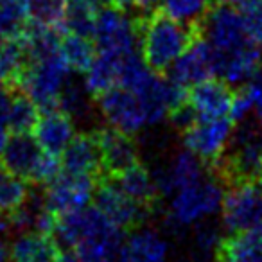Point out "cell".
Wrapping results in <instances>:
<instances>
[{"label": "cell", "instance_id": "6da1fadb", "mask_svg": "<svg viewBox=\"0 0 262 262\" xmlns=\"http://www.w3.org/2000/svg\"><path fill=\"white\" fill-rule=\"evenodd\" d=\"M133 20L139 31L144 65L158 76H165L174 59L201 36L198 22H180L158 6L147 15L133 16Z\"/></svg>", "mask_w": 262, "mask_h": 262}, {"label": "cell", "instance_id": "7a4b0ae2", "mask_svg": "<svg viewBox=\"0 0 262 262\" xmlns=\"http://www.w3.org/2000/svg\"><path fill=\"white\" fill-rule=\"evenodd\" d=\"M67 69L63 58L58 54L43 59L29 61L22 76V90L38 104L40 112L59 108V95L67 83Z\"/></svg>", "mask_w": 262, "mask_h": 262}, {"label": "cell", "instance_id": "3957f363", "mask_svg": "<svg viewBox=\"0 0 262 262\" xmlns=\"http://www.w3.org/2000/svg\"><path fill=\"white\" fill-rule=\"evenodd\" d=\"M92 200H94V207H97L101 214L124 233L142 228V225L155 212L127 196L115 182L108 178H101L95 182Z\"/></svg>", "mask_w": 262, "mask_h": 262}, {"label": "cell", "instance_id": "277c9868", "mask_svg": "<svg viewBox=\"0 0 262 262\" xmlns=\"http://www.w3.org/2000/svg\"><path fill=\"white\" fill-rule=\"evenodd\" d=\"M200 33L215 51H233L241 45L251 41L244 29L239 9L233 4L210 0L207 11L198 20Z\"/></svg>", "mask_w": 262, "mask_h": 262}, {"label": "cell", "instance_id": "5b68a950", "mask_svg": "<svg viewBox=\"0 0 262 262\" xmlns=\"http://www.w3.org/2000/svg\"><path fill=\"white\" fill-rule=\"evenodd\" d=\"M94 40L99 52L117 56V58H126L135 52V45L139 41L135 20L131 15L113 6L99 9Z\"/></svg>", "mask_w": 262, "mask_h": 262}, {"label": "cell", "instance_id": "8992f818", "mask_svg": "<svg viewBox=\"0 0 262 262\" xmlns=\"http://www.w3.org/2000/svg\"><path fill=\"white\" fill-rule=\"evenodd\" d=\"M221 219L232 232H250L262 219V196L257 182L237 183L225 189L221 200Z\"/></svg>", "mask_w": 262, "mask_h": 262}, {"label": "cell", "instance_id": "52a82bcc", "mask_svg": "<svg viewBox=\"0 0 262 262\" xmlns=\"http://www.w3.org/2000/svg\"><path fill=\"white\" fill-rule=\"evenodd\" d=\"M221 200L223 187L207 174V178L176 190L171 203V214L180 225H192L217 210L221 207Z\"/></svg>", "mask_w": 262, "mask_h": 262}, {"label": "cell", "instance_id": "ba28073f", "mask_svg": "<svg viewBox=\"0 0 262 262\" xmlns=\"http://www.w3.org/2000/svg\"><path fill=\"white\" fill-rule=\"evenodd\" d=\"M95 182L97 180L86 174L59 172L49 185L41 187L45 207L58 215L79 210L86 207L94 196Z\"/></svg>", "mask_w": 262, "mask_h": 262}, {"label": "cell", "instance_id": "9c48e42d", "mask_svg": "<svg viewBox=\"0 0 262 262\" xmlns=\"http://www.w3.org/2000/svg\"><path fill=\"white\" fill-rule=\"evenodd\" d=\"M215 76V51L203 36H198L178 58L174 59L165 77L187 88Z\"/></svg>", "mask_w": 262, "mask_h": 262}, {"label": "cell", "instance_id": "30bf717a", "mask_svg": "<svg viewBox=\"0 0 262 262\" xmlns=\"http://www.w3.org/2000/svg\"><path fill=\"white\" fill-rule=\"evenodd\" d=\"M233 133L230 117L219 119H198L196 124L182 133L183 144L189 151L203 160V164L215 160L226 149Z\"/></svg>", "mask_w": 262, "mask_h": 262}, {"label": "cell", "instance_id": "8fae6325", "mask_svg": "<svg viewBox=\"0 0 262 262\" xmlns=\"http://www.w3.org/2000/svg\"><path fill=\"white\" fill-rule=\"evenodd\" d=\"M97 104L108 126L124 131L127 135H135L147 122L139 97L124 86H115L102 94L97 99Z\"/></svg>", "mask_w": 262, "mask_h": 262}, {"label": "cell", "instance_id": "7c38bea8", "mask_svg": "<svg viewBox=\"0 0 262 262\" xmlns=\"http://www.w3.org/2000/svg\"><path fill=\"white\" fill-rule=\"evenodd\" d=\"M97 139L99 149H101V164H102V176L101 178L113 180L124 172L126 169L133 167L140 162L139 147L133 137L119 131L115 127H101L94 131ZM99 178V180H101Z\"/></svg>", "mask_w": 262, "mask_h": 262}, {"label": "cell", "instance_id": "4fadbf2b", "mask_svg": "<svg viewBox=\"0 0 262 262\" xmlns=\"http://www.w3.org/2000/svg\"><path fill=\"white\" fill-rule=\"evenodd\" d=\"M43 155L45 151L31 133H13L2 151V164L29 183H34Z\"/></svg>", "mask_w": 262, "mask_h": 262}, {"label": "cell", "instance_id": "5bb4252c", "mask_svg": "<svg viewBox=\"0 0 262 262\" xmlns=\"http://www.w3.org/2000/svg\"><path fill=\"white\" fill-rule=\"evenodd\" d=\"M260 65L262 49L257 47L253 41H248L233 51H215V76L230 84L250 81Z\"/></svg>", "mask_w": 262, "mask_h": 262}, {"label": "cell", "instance_id": "9a60e30c", "mask_svg": "<svg viewBox=\"0 0 262 262\" xmlns=\"http://www.w3.org/2000/svg\"><path fill=\"white\" fill-rule=\"evenodd\" d=\"M74 135H76L74 120L69 112L54 108L40 113V120L34 127V139L45 153L59 157L74 139Z\"/></svg>", "mask_w": 262, "mask_h": 262}, {"label": "cell", "instance_id": "2e32d148", "mask_svg": "<svg viewBox=\"0 0 262 262\" xmlns=\"http://www.w3.org/2000/svg\"><path fill=\"white\" fill-rule=\"evenodd\" d=\"M233 88L225 79H205L189 88V101L200 119H219L230 112Z\"/></svg>", "mask_w": 262, "mask_h": 262}, {"label": "cell", "instance_id": "e0dca14e", "mask_svg": "<svg viewBox=\"0 0 262 262\" xmlns=\"http://www.w3.org/2000/svg\"><path fill=\"white\" fill-rule=\"evenodd\" d=\"M63 169L74 174H86L99 180L102 176L101 149H99L95 133H79L74 135L70 144L63 151Z\"/></svg>", "mask_w": 262, "mask_h": 262}, {"label": "cell", "instance_id": "ac0fdd59", "mask_svg": "<svg viewBox=\"0 0 262 262\" xmlns=\"http://www.w3.org/2000/svg\"><path fill=\"white\" fill-rule=\"evenodd\" d=\"M59 255L54 235L41 232H22L9 246V262H56Z\"/></svg>", "mask_w": 262, "mask_h": 262}, {"label": "cell", "instance_id": "d6986e66", "mask_svg": "<svg viewBox=\"0 0 262 262\" xmlns=\"http://www.w3.org/2000/svg\"><path fill=\"white\" fill-rule=\"evenodd\" d=\"M112 182H115L127 196H131L135 201H139L140 205L151 208V210H155L158 201H160L162 192L157 185V180L151 176L149 169L140 162L120 172Z\"/></svg>", "mask_w": 262, "mask_h": 262}, {"label": "cell", "instance_id": "ffe728a7", "mask_svg": "<svg viewBox=\"0 0 262 262\" xmlns=\"http://www.w3.org/2000/svg\"><path fill=\"white\" fill-rule=\"evenodd\" d=\"M205 174V164L200 157L192 153V151H180L172 160L171 167L167 172L160 174L157 180V185L160 192H176V190L183 189L187 185L200 182Z\"/></svg>", "mask_w": 262, "mask_h": 262}, {"label": "cell", "instance_id": "44dd1931", "mask_svg": "<svg viewBox=\"0 0 262 262\" xmlns=\"http://www.w3.org/2000/svg\"><path fill=\"white\" fill-rule=\"evenodd\" d=\"M122 59L124 58H117L104 52L95 56L90 69L84 72V90L92 99L97 101L102 94L120 84Z\"/></svg>", "mask_w": 262, "mask_h": 262}, {"label": "cell", "instance_id": "7402d4cb", "mask_svg": "<svg viewBox=\"0 0 262 262\" xmlns=\"http://www.w3.org/2000/svg\"><path fill=\"white\" fill-rule=\"evenodd\" d=\"M215 262H262V244L250 232H232L217 241Z\"/></svg>", "mask_w": 262, "mask_h": 262}, {"label": "cell", "instance_id": "603a6c76", "mask_svg": "<svg viewBox=\"0 0 262 262\" xmlns=\"http://www.w3.org/2000/svg\"><path fill=\"white\" fill-rule=\"evenodd\" d=\"M167 244L153 230L139 228L122 246V262H165Z\"/></svg>", "mask_w": 262, "mask_h": 262}, {"label": "cell", "instance_id": "cb8c5ba5", "mask_svg": "<svg viewBox=\"0 0 262 262\" xmlns=\"http://www.w3.org/2000/svg\"><path fill=\"white\" fill-rule=\"evenodd\" d=\"M95 47L94 40L81 34L65 33L59 43V56L65 61L67 69L70 72L84 74L95 59Z\"/></svg>", "mask_w": 262, "mask_h": 262}, {"label": "cell", "instance_id": "d4e9b609", "mask_svg": "<svg viewBox=\"0 0 262 262\" xmlns=\"http://www.w3.org/2000/svg\"><path fill=\"white\" fill-rule=\"evenodd\" d=\"M40 108L24 90L11 92V104L8 113V129L11 133H34L38 120H40Z\"/></svg>", "mask_w": 262, "mask_h": 262}, {"label": "cell", "instance_id": "484cf974", "mask_svg": "<svg viewBox=\"0 0 262 262\" xmlns=\"http://www.w3.org/2000/svg\"><path fill=\"white\" fill-rule=\"evenodd\" d=\"M29 182L9 171L0 160V215H11L27 201L31 194Z\"/></svg>", "mask_w": 262, "mask_h": 262}, {"label": "cell", "instance_id": "4316f807", "mask_svg": "<svg viewBox=\"0 0 262 262\" xmlns=\"http://www.w3.org/2000/svg\"><path fill=\"white\" fill-rule=\"evenodd\" d=\"M97 13L99 8L95 6L94 0H67L63 27L67 33L94 38Z\"/></svg>", "mask_w": 262, "mask_h": 262}, {"label": "cell", "instance_id": "83f0119b", "mask_svg": "<svg viewBox=\"0 0 262 262\" xmlns=\"http://www.w3.org/2000/svg\"><path fill=\"white\" fill-rule=\"evenodd\" d=\"M29 20V0H0V41L20 38Z\"/></svg>", "mask_w": 262, "mask_h": 262}, {"label": "cell", "instance_id": "f1b7e54d", "mask_svg": "<svg viewBox=\"0 0 262 262\" xmlns=\"http://www.w3.org/2000/svg\"><path fill=\"white\" fill-rule=\"evenodd\" d=\"M29 9L31 20L65 31L63 20H65L67 0H29Z\"/></svg>", "mask_w": 262, "mask_h": 262}, {"label": "cell", "instance_id": "f546056e", "mask_svg": "<svg viewBox=\"0 0 262 262\" xmlns=\"http://www.w3.org/2000/svg\"><path fill=\"white\" fill-rule=\"evenodd\" d=\"M210 0H160L162 9L172 18L185 24H196L207 11Z\"/></svg>", "mask_w": 262, "mask_h": 262}, {"label": "cell", "instance_id": "4dcf8cb0", "mask_svg": "<svg viewBox=\"0 0 262 262\" xmlns=\"http://www.w3.org/2000/svg\"><path fill=\"white\" fill-rule=\"evenodd\" d=\"M239 13L248 38L262 49V0H243Z\"/></svg>", "mask_w": 262, "mask_h": 262}, {"label": "cell", "instance_id": "1f68e13d", "mask_svg": "<svg viewBox=\"0 0 262 262\" xmlns=\"http://www.w3.org/2000/svg\"><path fill=\"white\" fill-rule=\"evenodd\" d=\"M167 117H169L171 126L174 127V129H178L180 133L187 131L192 124L198 122V119H200L198 112L194 110L192 102L189 101V97H187L185 101L178 102V104L171 106V108L167 110Z\"/></svg>", "mask_w": 262, "mask_h": 262}, {"label": "cell", "instance_id": "d6a6232c", "mask_svg": "<svg viewBox=\"0 0 262 262\" xmlns=\"http://www.w3.org/2000/svg\"><path fill=\"white\" fill-rule=\"evenodd\" d=\"M255 101L251 97V92L248 88V84H241L239 88H235L232 94V102H230V119L232 122H241L244 120L246 117H250V112L253 108Z\"/></svg>", "mask_w": 262, "mask_h": 262}, {"label": "cell", "instance_id": "836d02e7", "mask_svg": "<svg viewBox=\"0 0 262 262\" xmlns=\"http://www.w3.org/2000/svg\"><path fill=\"white\" fill-rule=\"evenodd\" d=\"M112 6L131 16L147 15L157 8V0H112Z\"/></svg>", "mask_w": 262, "mask_h": 262}, {"label": "cell", "instance_id": "e575fe53", "mask_svg": "<svg viewBox=\"0 0 262 262\" xmlns=\"http://www.w3.org/2000/svg\"><path fill=\"white\" fill-rule=\"evenodd\" d=\"M9 233H11V226L9 221L4 219V215H0V262H9Z\"/></svg>", "mask_w": 262, "mask_h": 262}, {"label": "cell", "instance_id": "d590c367", "mask_svg": "<svg viewBox=\"0 0 262 262\" xmlns=\"http://www.w3.org/2000/svg\"><path fill=\"white\" fill-rule=\"evenodd\" d=\"M248 88L251 92V97H253L255 104H262V65L257 69V72L251 76L250 83H248Z\"/></svg>", "mask_w": 262, "mask_h": 262}, {"label": "cell", "instance_id": "8d00e7d4", "mask_svg": "<svg viewBox=\"0 0 262 262\" xmlns=\"http://www.w3.org/2000/svg\"><path fill=\"white\" fill-rule=\"evenodd\" d=\"M9 104H11V92L6 86H0V124H6L8 120Z\"/></svg>", "mask_w": 262, "mask_h": 262}, {"label": "cell", "instance_id": "74e56055", "mask_svg": "<svg viewBox=\"0 0 262 262\" xmlns=\"http://www.w3.org/2000/svg\"><path fill=\"white\" fill-rule=\"evenodd\" d=\"M56 262H81V260L77 258V255L74 253V251H69V253H61V255H59V258Z\"/></svg>", "mask_w": 262, "mask_h": 262}, {"label": "cell", "instance_id": "f35d334b", "mask_svg": "<svg viewBox=\"0 0 262 262\" xmlns=\"http://www.w3.org/2000/svg\"><path fill=\"white\" fill-rule=\"evenodd\" d=\"M6 142H8V131H6L4 124H0V155H2V151H4Z\"/></svg>", "mask_w": 262, "mask_h": 262}, {"label": "cell", "instance_id": "ab89813d", "mask_svg": "<svg viewBox=\"0 0 262 262\" xmlns=\"http://www.w3.org/2000/svg\"><path fill=\"white\" fill-rule=\"evenodd\" d=\"M253 230H255V232H253V235L257 237V239L260 241V244H262V219H260V221H258V225L255 226Z\"/></svg>", "mask_w": 262, "mask_h": 262}, {"label": "cell", "instance_id": "60d3db41", "mask_svg": "<svg viewBox=\"0 0 262 262\" xmlns=\"http://www.w3.org/2000/svg\"><path fill=\"white\" fill-rule=\"evenodd\" d=\"M94 2H95V6H97L99 9L108 8V6H112V0H94Z\"/></svg>", "mask_w": 262, "mask_h": 262}, {"label": "cell", "instance_id": "b9f144b4", "mask_svg": "<svg viewBox=\"0 0 262 262\" xmlns=\"http://www.w3.org/2000/svg\"><path fill=\"white\" fill-rule=\"evenodd\" d=\"M257 120L260 122V126H262V104L257 106Z\"/></svg>", "mask_w": 262, "mask_h": 262}, {"label": "cell", "instance_id": "7bdbcfd3", "mask_svg": "<svg viewBox=\"0 0 262 262\" xmlns=\"http://www.w3.org/2000/svg\"><path fill=\"white\" fill-rule=\"evenodd\" d=\"M217 2H226V4H241V2H243V0H217Z\"/></svg>", "mask_w": 262, "mask_h": 262}, {"label": "cell", "instance_id": "ee69618b", "mask_svg": "<svg viewBox=\"0 0 262 262\" xmlns=\"http://www.w3.org/2000/svg\"><path fill=\"white\" fill-rule=\"evenodd\" d=\"M257 187H258V192H260V196H262V176L257 180Z\"/></svg>", "mask_w": 262, "mask_h": 262}]
</instances>
